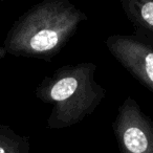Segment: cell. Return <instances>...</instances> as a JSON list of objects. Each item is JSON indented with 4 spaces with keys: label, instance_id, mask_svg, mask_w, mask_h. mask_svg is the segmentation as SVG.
<instances>
[{
    "label": "cell",
    "instance_id": "5b68a950",
    "mask_svg": "<svg viewBox=\"0 0 153 153\" xmlns=\"http://www.w3.org/2000/svg\"><path fill=\"white\" fill-rule=\"evenodd\" d=\"M129 21L140 34L153 39V0H120Z\"/></svg>",
    "mask_w": 153,
    "mask_h": 153
},
{
    "label": "cell",
    "instance_id": "8992f818",
    "mask_svg": "<svg viewBox=\"0 0 153 153\" xmlns=\"http://www.w3.org/2000/svg\"><path fill=\"white\" fill-rule=\"evenodd\" d=\"M30 140L0 123V153H30Z\"/></svg>",
    "mask_w": 153,
    "mask_h": 153
},
{
    "label": "cell",
    "instance_id": "277c9868",
    "mask_svg": "<svg viewBox=\"0 0 153 153\" xmlns=\"http://www.w3.org/2000/svg\"><path fill=\"white\" fill-rule=\"evenodd\" d=\"M117 61L153 92V39L145 35H112L105 41Z\"/></svg>",
    "mask_w": 153,
    "mask_h": 153
},
{
    "label": "cell",
    "instance_id": "3957f363",
    "mask_svg": "<svg viewBox=\"0 0 153 153\" xmlns=\"http://www.w3.org/2000/svg\"><path fill=\"white\" fill-rule=\"evenodd\" d=\"M112 128L120 153H153V120L131 97L120 106Z\"/></svg>",
    "mask_w": 153,
    "mask_h": 153
},
{
    "label": "cell",
    "instance_id": "7a4b0ae2",
    "mask_svg": "<svg viewBox=\"0 0 153 153\" xmlns=\"http://www.w3.org/2000/svg\"><path fill=\"white\" fill-rule=\"evenodd\" d=\"M96 70L91 62L65 65L40 82L35 96L53 106L47 117L48 129L71 127L101 104L106 90L94 79Z\"/></svg>",
    "mask_w": 153,
    "mask_h": 153
},
{
    "label": "cell",
    "instance_id": "6da1fadb",
    "mask_svg": "<svg viewBox=\"0 0 153 153\" xmlns=\"http://www.w3.org/2000/svg\"><path fill=\"white\" fill-rule=\"evenodd\" d=\"M86 20V14L70 0H43L10 28L0 45V59L10 55L49 61Z\"/></svg>",
    "mask_w": 153,
    "mask_h": 153
},
{
    "label": "cell",
    "instance_id": "52a82bcc",
    "mask_svg": "<svg viewBox=\"0 0 153 153\" xmlns=\"http://www.w3.org/2000/svg\"><path fill=\"white\" fill-rule=\"evenodd\" d=\"M1 1H5V0H1Z\"/></svg>",
    "mask_w": 153,
    "mask_h": 153
}]
</instances>
